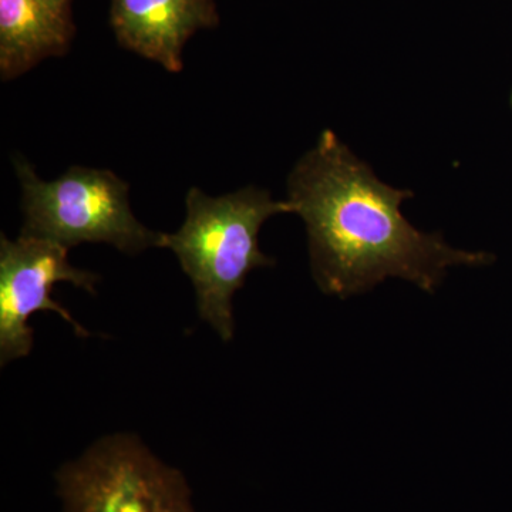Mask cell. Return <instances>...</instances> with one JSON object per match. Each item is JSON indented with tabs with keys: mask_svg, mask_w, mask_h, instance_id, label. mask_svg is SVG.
<instances>
[{
	"mask_svg": "<svg viewBox=\"0 0 512 512\" xmlns=\"http://www.w3.org/2000/svg\"><path fill=\"white\" fill-rule=\"evenodd\" d=\"M413 197L383 183L333 131L293 167L288 201L306 225L312 274L320 291L349 298L389 278L434 292L454 266L488 264L485 252L448 245L406 220L403 202Z\"/></svg>",
	"mask_w": 512,
	"mask_h": 512,
	"instance_id": "cell-1",
	"label": "cell"
},
{
	"mask_svg": "<svg viewBox=\"0 0 512 512\" xmlns=\"http://www.w3.org/2000/svg\"><path fill=\"white\" fill-rule=\"evenodd\" d=\"M187 217L175 234H164L197 293L200 318L224 342L234 338L232 299L256 268L275 265L259 248V231L269 218L295 214L291 202L276 201L261 188H242L210 197L191 188L185 198Z\"/></svg>",
	"mask_w": 512,
	"mask_h": 512,
	"instance_id": "cell-2",
	"label": "cell"
},
{
	"mask_svg": "<svg viewBox=\"0 0 512 512\" xmlns=\"http://www.w3.org/2000/svg\"><path fill=\"white\" fill-rule=\"evenodd\" d=\"M22 185V235L49 239L66 248L103 242L134 255L163 248L164 234L137 220L128 184L109 170L72 167L53 181L37 177L28 161L16 160Z\"/></svg>",
	"mask_w": 512,
	"mask_h": 512,
	"instance_id": "cell-3",
	"label": "cell"
},
{
	"mask_svg": "<svg viewBox=\"0 0 512 512\" xmlns=\"http://www.w3.org/2000/svg\"><path fill=\"white\" fill-rule=\"evenodd\" d=\"M64 512H195L183 474L136 436L114 434L57 473Z\"/></svg>",
	"mask_w": 512,
	"mask_h": 512,
	"instance_id": "cell-4",
	"label": "cell"
},
{
	"mask_svg": "<svg viewBox=\"0 0 512 512\" xmlns=\"http://www.w3.org/2000/svg\"><path fill=\"white\" fill-rule=\"evenodd\" d=\"M69 248L49 239L20 235L0 241V363L12 362L32 352L33 330L30 316L36 312L59 313L77 335L89 336L62 305L53 301L59 282H70L84 291L96 293L99 276L74 268L67 256Z\"/></svg>",
	"mask_w": 512,
	"mask_h": 512,
	"instance_id": "cell-5",
	"label": "cell"
},
{
	"mask_svg": "<svg viewBox=\"0 0 512 512\" xmlns=\"http://www.w3.org/2000/svg\"><path fill=\"white\" fill-rule=\"evenodd\" d=\"M214 0H111V25L128 50L183 70V49L197 30L217 25Z\"/></svg>",
	"mask_w": 512,
	"mask_h": 512,
	"instance_id": "cell-6",
	"label": "cell"
},
{
	"mask_svg": "<svg viewBox=\"0 0 512 512\" xmlns=\"http://www.w3.org/2000/svg\"><path fill=\"white\" fill-rule=\"evenodd\" d=\"M72 0H0V73L12 80L47 57L62 56L74 35Z\"/></svg>",
	"mask_w": 512,
	"mask_h": 512,
	"instance_id": "cell-7",
	"label": "cell"
},
{
	"mask_svg": "<svg viewBox=\"0 0 512 512\" xmlns=\"http://www.w3.org/2000/svg\"><path fill=\"white\" fill-rule=\"evenodd\" d=\"M511 106H512V93H511Z\"/></svg>",
	"mask_w": 512,
	"mask_h": 512,
	"instance_id": "cell-8",
	"label": "cell"
}]
</instances>
